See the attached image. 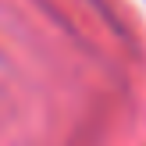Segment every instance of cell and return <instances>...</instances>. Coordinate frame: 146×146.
<instances>
[]
</instances>
